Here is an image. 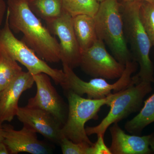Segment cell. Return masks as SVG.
Segmentation results:
<instances>
[{
  "label": "cell",
  "instance_id": "obj_15",
  "mask_svg": "<svg viewBox=\"0 0 154 154\" xmlns=\"http://www.w3.org/2000/svg\"><path fill=\"white\" fill-rule=\"evenodd\" d=\"M74 30L82 52L95 43L98 38L94 17L80 14L72 17Z\"/></svg>",
  "mask_w": 154,
  "mask_h": 154
},
{
  "label": "cell",
  "instance_id": "obj_16",
  "mask_svg": "<svg viewBox=\"0 0 154 154\" xmlns=\"http://www.w3.org/2000/svg\"><path fill=\"white\" fill-rule=\"evenodd\" d=\"M154 122V93L145 101L138 114L125 123V128L130 133L139 135L146 127Z\"/></svg>",
  "mask_w": 154,
  "mask_h": 154
},
{
  "label": "cell",
  "instance_id": "obj_20",
  "mask_svg": "<svg viewBox=\"0 0 154 154\" xmlns=\"http://www.w3.org/2000/svg\"><path fill=\"white\" fill-rule=\"evenodd\" d=\"M139 16L146 33L154 46V3L141 2Z\"/></svg>",
  "mask_w": 154,
  "mask_h": 154
},
{
  "label": "cell",
  "instance_id": "obj_6",
  "mask_svg": "<svg viewBox=\"0 0 154 154\" xmlns=\"http://www.w3.org/2000/svg\"><path fill=\"white\" fill-rule=\"evenodd\" d=\"M0 47L14 60L25 66L31 74H45L52 79L56 85L61 86L65 82L66 75L63 70L49 66L33 49L15 36L9 26L7 14L4 26L0 29Z\"/></svg>",
  "mask_w": 154,
  "mask_h": 154
},
{
  "label": "cell",
  "instance_id": "obj_24",
  "mask_svg": "<svg viewBox=\"0 0 154 154\" xmlns=\"http://www.w3.org/2000/svg\"><path fill=\"white\" fill-rule=\"evenodd\" d=\"M0 154H10L8 147L4 141L0 142Z\"/></svg>",
  "mask_w": 154,
  "mask_h": 154
},
{
  "label": "cell",
  "instance_id": "obj_18",
  "mask_svg": "<svg viewBox=\"0 0 154 154\" xmlns=\"http://www.w3.org/2000/svg\"><path fill=\"white\" fill-rule=\"evenodd\" d=\"M22 71L18 62L0 47V93Z\"/></svg>",
  "mask_w": 154,
  "mask_h": 154
},
{
  "label": "cell",
  "instance_id": "obj_9",
  "mask_svg": "<svg viewBox=\"0 0 154 154\" xmlns=\"http://www.w3.org/2000/svg\"><path fill=\"white\" fill-rule=\"evenodd\" d=\"M51 34L59 39L60 61L69 68L80 66L82 51L74 30L72 17L63 11L60 17L46 22Z\"/></svg>",
  "mask_w": 154,
  "mask_h": 154
},
{
  "label": "cell",
  "instance_id": "obj_11",
  "mask_svg": "<svg viewBox=\"0 0 154 154\" xmlns=\"http://www.w3.org/2000/svg\"><path fill=\"white\" fill-rule=\"evenodd\" d=\"M16 116L23 125L54 143L59 144L62 137L61 129L63 125L52 114L42 109L26 106L19 107Z\"/></svg>",
  "mask_w": 154,
  "mask_h": 154
},
{
  "label": "cell",
  "instance_id": "obj_22",
  "mask_svg": "<svg viewBox=\"0 0 154 154\" xmlns=\"http://www.w3.org/2000/svg\"><path fill=\"white\" fill-rule=\"evenodd\" d=\"M104 135H97V140L91 146L90 154H112L109 148L105 143Z\"/></svg>",
  "mask_w": 154,
  "mask_h": 154
},
{
  "label": "cell",
  "instance_id": "obj_29",
  "mask_svg": "<svg viewBox=\"0 0 154 154\" xmlns=\"http://www.w3.org/2000/svg\"><path fill=\"white\" fill-rule=\"evenodd\" d=\"M0 94H1V93H0Z\"/></svg>",
  "mask_w": 154,
  "mask_h": 154
},
{
  "label": "cell",
  "instance_id": "obj_12",
  "mask_svg": "<svg viewBox=\"0 0 154 154\" xmlns=\"http://www.w3.org/2000/svg\"><path fill=\"white\" fill-rule=\"evenodd\" d=\"M4 143L10 154L27 152L32 154L51 153L52 149L44 142L39 140L36 133L25 125L20 130H16L10 125L2 126Z\"/></svg>",
  "mask_w": 154,
  "mask_h": 154
},
{
  "label": "cell",
  "instance_id": "obj_2",
  "mask_svg": "<svg viewBox=\"0 0 154 154\" xmlns=\"http://www.w3.org/2000/svg\"><path fill=\"white\" fill-rule=\"evenodd\" d=\"M120 4L125 39L130 46L133 60L140 66L135 77L139 82L154 83V66L149 57L152 45L140 18L141 2L123 1Z\"/></svg>",
  "mask_w": 154,
  "mask_h": 154
},
{
  "label": "cell",
  "instance_id": "obj_21",
  "mask_svg": "<svg viewBox=\"0 0 154 154\" xmlns=\"http://www.w3.org/2000/svg\"><path fill=\"white\" fill-rule=\"evenodd\" d=\"M59 144L63 154H90L91 145L74 142L63 136Z\"/></svg>",
  "mask_w": 154,
  "mask_h": 154
},
{
  "label": "cell",
  "instance_id": "obj_7",
  "mask_svg": "<svg viewBox=\"0 0 154 154\" xmlns=\"http://www.w3.org/2000/svg\"><path fill=\"white\" fill-rule=\"evenodd\" d=\"M152 91L151 83L140 82L116 93V96L110 102L109 113L98 125L85 128L88 136L96 134L105 135L110 125L126 118L131 113L140 109L143 99Z\"/></svg>",
  "mask_w": 154,
  "mask_h": 154
},
{
  "label": "cell",
  "instance_id": "obj_5",
  "mask_svg": "<svg viewBox=\"0 0 154 154\" xmlns=\"http://www.w3.org/2000/svg\"><path fill=\"white\" fill-rule=\"evenodd\" d=\"M63 66L66 75V82L62 86V88L80 96L86 94L89 99H104L113 94V91L114 93H118L138 83L137 80L132 77L138 66L137 63L133 60L127 63L121 77L113 84H109L105 79L101 78H94L89 82H85L77 75L73 69L66 66Z\"/></svg>",
  "mask_w": 154,
  "mask_h": 154
},
{
  "label": "cell",
  "instance_id": "obj_19",
  "mask_svg": "<svg viewBox=\"0 0 154 154\" xmlns=\"http://www.w3.org/2000/svg\"><path fill=\"white\" fill-rule=\"evenodd\" d=\"M62 2L63 10L72 17L80 14L94 17L100 5L97 0H62Z\"/></svg>",
  "mask_w": 154,
  "mask_h": 154
},
{
  "label": "cell",
  "instance_id": "obj_8",
  "mask_svg": "<svg viewBox=\"0 0 154 154\" xmlns=\"http://www.w3.org/2000/svg\"><path fill=\"white\" fill-rule=\"evenodd\" d=\"M79 66L94 78L115 79L121 77L125 65L110 55L105 43L98 39L91 47L82 52Z\"/></svg>",
  "mask_w": 154,
  "mask_h": 154
},
{
  "label": "cell",
  "instance_id": "obj_4",
  "mask_svg": "<svg viewBox=\"0 0 154 154\" xmlns=\"http://www.w3.org/2000/svg\"><path fill=\"white\" fill-rule=\"evenodd\" d=\"M116 93L102 99L83 98L72 91H68V109L67 117L62 128V134L77 143L92 146V142L86 132L85 125L91 119H97L98 113L104 105L108 106Z\"/></svg>",
  "mask_w": 154,
  "mask_h": 154
},
{
  "label": "cell",
  "instance_id": "obj_1",
  "mask_svg": "<svg viewBox=\"0 0 154 154\" xmlns=\"http://www.w3.org/2000/svg\"><path fill=\"white\" fill-rule=\"evenodd\" d=\"M6 14L13 32L22 33V40L39 57L51 63L60 61L59 43L32 12L28 0H8Z\"/></svg>",
  "mask_w": 154,
  "mask_h": 154
},
{
  "label": "cell",
  "instance_id": "obj_13",
  "mask_svg": "<svg viewBox=\"0 0 154 154\" xmlns=\"http://www.w3.org/2000/svg\"><path fill=\"white\" fill-rule=\"evenodd\" d=\"M33 75L29 72L21 73L0 94V125L12 121L19 109L18 102L22 93L33 87Z\"/></svg>",
  "mask_w": 154,
  "mask_h": 154
},
{
  "label": "cell",
  "instance_id": "obj_23",
  "mask_svg": "<svg viewBox=\"0 0 154 154\" xmlns=\"http://www.w3.org/2000/svg\"><path fill=\"white\" fill-rule=\"evenodd\" d=\"M7 5L4 0H0V28L2 24L5 15L7 13Z\"/></svg>",
  "mask_w": 154,
  "mask_h": 154
},
{
  "label": "cell",
  "instance_id": "obj_25",
  "mask_svg": "<svg viewBox=\"0 0 154 154\" xmlns=\"http://www.w3.org/2000/svg\"><path fill=\"white\" fill-rule=\"evenodd\" d=\"M149 146L150 148L152 150L153 152H154V132L152 134H150L149 139Z\"/></svg>",
  "mask_w": 154,
  "mask_h": 154
},
{
  "label": "cell",
  "instance_id": "obj_3",
  "mask_svg": "<svg viewBox=\"0 0 154 154\" xmlns=\"http://www.w3.org/2000/svg\"><path fill=\"white\" fill-rule=\"evenodd\" d=\"M120 6L118 0H105L100 3L94 17L98 39L106 44L119 62L125 65L133 60L125 36Z\"/></svg>",
  "mask_w": 154,
  "mask_h": 154
},
{
  "label": "cell",
  "instance_id": "obj_28",
  "mask_svg": "<svg viewBox=\"0 0 154 154\" xmlns=\"http://www.w3.org/2000/svg\"><path fill=\"white\" fill-rule=\"evenodd\" d=\"M97 1H98L99 3H101L102 2H103V1H105V0H97Z\"/></svg>",
  "mask_w": 154,
  "mask_h": 154
},
{
  "label": "cell",
  "instance_id": "obj_26",
  "mask_svg": "<svg viewBox=\"0 0 154 154\" xmlns=\"http://www.w3.org/2000/svg\"><path fill=\"white\" fill-rule=\"evenodd\" d=\"M4 132L2 126L0 125V142L4 141Z\"/></svg>",
  "mask_w": 154,
  "mask_h": 154
},
{
  "label": "cell",
  "instance_id": "obj_14",
  "mask_svg": "<svg viewBox=\"0 0 154 154\" xmlns=\"http://www.w3.org/2000/svg\"><path fill=\"white\" fill-rule=\"evenodd\" d=\"M111 138L109 148L112 154H149L153 152L149 146L150 135L140 136L126 134L119 126L113 124L109 128Z\"/></svg>",
  "mask_w": 154,
  "mask_h": 154
},
{
  "label": "cell",
  "instance_id": "obj_17",
  "mask_svg": "<svg viewBox=\"0 0 154 154\" xmlns=\"http://www.w3.org/2000/svg\"><path fill=\"white\" fill-rule=\"evenodd\" d=\"M32 12L45 22L60 17L63 12L62 0H28Z\"/></svg>",
  "mask_w": 154,
  "mask_h": 154
},
{
  "label": "cell",
  "instance_id": "obj_10",
  "mask_svg": "<svg viewBox=\"0 0 154 154\" xmlns=\"http://www.w3.org/2000/svg\"><path fill=\"white\" fill-rule=\"evenodd\" d=\"M36 87V95L28 100L26 106L48 112L63 125L67 117L66 105L51 81L45 73L33 75Z\"/></svg>",
  "mask_w": 154,
  "mask_h": 154
},
{
  "label": "cell",
  "instance_id": "obj_27",
  "mask_svg": "<svg viewBox=\"0 0 154 154\" xmlns=\"http://www.w3.org/2000/svg\"><path fill=\"white\" fill-rule=\"evenodd\" d=\"M123 1H140V2H148L154 3V0H122Z\"/></svg>",
  "mask_w": 154,
  "mask_h": 154
}]
</instances>
